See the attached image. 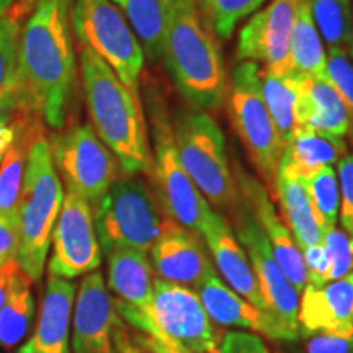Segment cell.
<instances>
[{
  "label": "cell",
  "instance_id": "5bb4252c",
  "mask_svg": "<svg viewBox=\"0 0 353 353\" xmlns=\"http://www.w3.org/2000/svg\"><path fill=\"white\" fill-rule=\"evenodd\" d=\"M51 241L50 275L72 280L100 267L101 249L94 211L90 203L79 193L68 190L64 195Z\"/></svg>",
  "mask_w": 353,
  "mask_h": 353
},
{
  "label": "cell",
  "instance_id": "f35d334b",
  "mask_svg": "<svg viewBox=\"0 0 353 353\" xmlns=\"http://www.w3.org/2000/svg\"><path fill=\"white\" fill-rule=\"evenodd\" d=\"M20 218L19 214H0V263L19 260Z\"/></svg>",
  "mask_w": 353,
  "mask_h": 353
},
{
  "label": "cell",
  "instance_id": "cb8c5ba5",
  "mask_svg": "<svg viewBox=\"0 0 353 353\" xmlns=\"http://www.w3.org/2000/svg\"><path fill=\"white\" fill-rule=\"evenodd\" d=\"M345 154H348L345 138L301 131L285 145L278 175L304 182L324 167H334Z\"/></svg>",
  "mask_w": 353,
  "mask_h": 353
},
{
  "label": "cell",
  "instance_id": "d4e9b609",
  "mask_svg": "<svg viewBox=\"0 0 353 353\" xmlns=\"http://www.w3.org/2000/svg\"><path fill=\"white\" fill-rule=\"evenodd\" d=\"M273 192H275L281 216H283L281 219L290 229L299 250L303 252L307 247L321 244L324 241V232L311 208L303 182L278 175L273 185Z\"/></svg>",
  "mask_w": 353,
  "mask_h": 353
},
{
  "label": "cell",
  "instance_id": "52a82bcc",
  "mask_svg": "<svg viewBox=\"0 0 353 353\" xmlns=\"http://www.w3.org/2000/svg\"><path fill=\"white\" fill-rule=\"evenodd\" d=\"M262 69L252 61L234 65L228 85L229 120L259 175L273 188L285 144L262 95Z\"/></svg>",
  "mask_w": 353,
  "mask_h": 353
},
{
  "label": "cell",
  "instance_id": "ffe728a7",
  "mask_svg": "<svg viewBox=\"0 0 353 353\" xmlns=\"http://www.w3.org/2000/svg\"><path fill=\"white\" fill-rule=\"evenodd\" d=\"M201 237L205 239L210 252L213 254L216 270L226 280L229 288H232L265 314V304L254 268L229 221L218 211H213L208 223L203 228Z\"/></svg>",
  "mask_w": 353,
  "mask_h": 353
},
{
  "label": "cell",
  "instance_id": "603a6c76",
  "mask_svg": "<svg viewBox=\"0 0 353 353\" xmlns=\"http://www.w3.org/2000/svg\"><path fill=\"white\" fill-rule=\"evenodd\" d=\"M196 294L210 319L224 327L250 329L276 341V334L268 317L241 294L224 283L213 270L198 285Z\"/></svg>",
  "mask_w": 353,
  "mask_h": 353
},
{
  "label": "cell",
  "instance_id": "f6af8a7d",
  "mask_svg": "<svg viewBox=\"0 0 353 353\" xmlns=\"http://www.w3.org/2000/svg\"><path fill=\"white\" fill-rule=\"evenodd\" d=\"M2 156H3V154H0V161H2Z\"/></svg>",
  "mask_w": 353,
  "mask_h": 353
},
{
  "label": "cell",
  "instance_id": "60d3db41",
  "mask_svg": "<svg viewBox=\"0 0 353 353\" xmlns=\"http://www.w3.org/2000/svg\"><path fill=\"white\" fill-rule=\"evenodd\" d=\"M20 272L21 268L17 259L7 260V262L0 263V309H2L8 293H10L13 280H15V276L19 275Z\"/></svg>",
  "mask_w": 353,
  "mask_h": 353
},
{
  "label": "cell",
  "instance_id": "f546056e",
  "mask_svg": "<svg viewBox=\"0 0 353 353\" xmlns=\"http://www.w3.org/2000/svg\"><path fill=\"white\" fill-rule=\"evenodd\" d=\"M307 6L325 51H347L350 39L352 0H307Z\"/></svg>",
  "mask_w": 353,
  "mask_h": 353
},
{
  "label": "cell",
  "instance_id": "4dcf8cb0",
  "mask_svg": "<svg viewBox=\"0 0 353 353\" xmlns=\"http://www.w3.org/2000/svg\"><path fill=\"white\" fill-rule=\"evenodd\" d=\"M311 208L319 223L322 232L337 228L339 210H341V188L335 167H324L307 176L303 182Z\"/></svg>",
  "mask_w": 353,
  "mask_h": 353
},
{
  "label": "cell",
  "instance_id": "f1b7e54d",
  "mask_svg": "<svg viewBox=\"0 0 353 353\" xmlns=\"http://www.w3.org/2000/svg\"><path fill=\"white\" fill-rule=\"evenodd\" d=\"M262 95L275 123L278 134L286 145L298 134L296 81L293 76L262 69Z\"/></svg>",
  "mask_w": 353,
  "mask_h": 353
},
{
  "label": "cell",
  "instance_id": "7402d4cb",
  "mask_svg": "<svg viewBox=\"0 0 353 353\" xmlns=\"http://www.w3.org/2000/svg\"><path fill=\"white\" fill-rule=\"evenodd\" d=\"M76 285L50 275L44 290L37 330L19 353H68Z\"/></svg>",
  "mask_w": 353,
  "mask_h": 353
},
{
  "label": "cell",
  "instance_id": "ac0fdd59",
  "mask_svg": "<svg viewBox=\"0 0 353 353\" xmlns=\"http://www.w3.org/2000/svg\"><path fill=\"white\" fill-rule=\"evenodd\" d=\"M236 183L239 188L241 198L247 203L255 221L267 237L273 257L276 259L278 265L290 280V283L294 286V290L301 293L307 283L303 254L283 219L278 216L267 190L242 169H236Z\"/></svg>",
  "mask_w": 353,
  "mask_h": 353
},
{
  "label": "cell",
  "instance_id": "836d02e7",
  "mask_svg": "<svg viewBox=\"0 0 353 353\" xmlns=\"http://www.w3.org/2000/svg\"><path fill=\"white\" fill-rule=\"evenodd\" d=\"M28 154L21 143H12L0 161V214H19Z\"/></svg>",
  "mask_w": 353,
  "mask_h": 353
},
{
  "label": "cell",
  "instance_id": "2e32d148",
  "mask_svg": "<svg viewBox=\"0 0 353 353\" xmlns=\"http://www.w3.org/2000/svg\"><path fill=\"white\" fill-rule=\"evenodd\" d=\"M108 257V286L117 294L114 309L131 327L145 337L159 339L151 317L154 270L148 254L132 249H114Z\"/></svg>",
  "mask_w": 353,
  "mask_h": 353
},
{
  "label": "cell",
  "instance_id": "d6986e66",
  "mask_svg": "<svg viewBox=\"0 0 353 353\" xmlns=\"http://www.w3.org/2000/svg\"><path fill=\"white\" fill-rule=\"evenodd\" d=\"M299 294V335L353 332V272L322 286L306 285Z\"/></svg>",
  "mask_w": 353,
  "mask_h": 353
},
{
  "label": "cell",
  "instance_id": "7bdbcfd3",
  "mask_svg": "<svg viewBox=\"0 0 353 353\" xmlns=\"http://www.w3.org/2000/svg\"><path fill=\"white\" fill-rule=\"evenodd\" d=\"M348 56L353 61V0H352V23H350V39H348Z\"/></svg>",
  "mask_w": 353,
  "mask_h": 353
},
{
  "label": "cell",
  "instance_id": "3957f363",
  "mask_svg": "<svg viewBox=\"0 0 353 353\" xmlns=\"http://www.w3.org/2000/svg\"><path fill=\"white\" fill-rule=\"evenodd\" d=\"M82 85L92 128L126 175L149 174L152 151L141 99L88 48L81 50Z\"/></svg>",
  "mask_w": 353,
  "mask_h": 353
},
{
  "label": "cell",
  "instance_id": "83f0119b",
  "mask_svg": "<svg viewBox=\"0 0 353 353\" xmlns=\"http://www.w3.org/2000/svg\"><path fill=\"white\" fill-rule=\"evenodd\" d=\"M34 319V298L32 281L20 272L0 309V347L12 348L23 341Z\"/></svg>",
  "mask_w": 353,
  "mask_h": 353
},
{
  "label": "cell",
  "instance_id": "e0dca14e",
  "mask_svg": "<svg viewBox=\"0 0 353 353\" xmlns=\"http://www.w3.org/2000/svg\"><path fill=\"white\" fill-rule=\"evenodd\" d=\"M149 254L157 278L170 283L198 288L205 276L214 270L200 236L167 216Z\"/></svg>",
  "mask_w": 353,
  "mask_h": 353
},
{
  "label": "cell",
  "instance_id": "d590c367",
  "mask_svg": "<svg viewBox=\"0 0 353 353\" xmlns=\"http://www.w3.org/2000/svg\"><path fill=\"white\" fill-rule=\"evenodd\" d=\"M324 245L330 262V281L353 272V241L343 229H330L324 234Z\"/></svg>",
  "mask_w": 353,
  "mask_h": 353
},
{
  "label": "cell",
  "instance_id": "277c9868",
  "mask_svg": "<svg viewBox=\"0 0 353 353\" xmlns=\"http://www.w3.org/2000/svg\"><path fill=\"white\" fill-rule=\"evenodd\" d=\"M64 190L52 161L51 144L39 136L30 145L19 203L21 272L32 283L41 280Z\"/></svg>",
  "mask_w": 353,
  "mask_h": 353
},
{
  "label": "cell",
  "instance_id": "8d00e7d4",
  "mask_svg": "<svg viewBox=\"0 0 353 353\" xmlns=\"http://www.w3.org/2000/svg\"><path fill=\"white\" fill-rule=\"evenodd\" d=\"M339 188H341V210L339 221L342 229L353 241V152H348L337 162Z\"/></svg>",
  "mask_w": 353,
  "mask_h": 353
},
{
  "label": "cell",
  "instance_id": "1f68e13d",
  "mask_svg": "<svg viewBox=\"0 0 353 353\" xmlns=\"http://www.w3.org/2000/svg\"><path fill=\"white\" fill-rule=\"evenodd\" d=\"M265 0H195L203 21L216 38L229 39L237 23L252 15Z\"/></svg>",
  "mask_w": 353,
  "mask_h": 353
},
{
  "label": "cell",
  "instance_id": "9a60e30c",
  "mask_svg": "<svg viewBox=\"0 0 353 353\" xmlns=\"http://www.w3.org/2000/svg\"><path fill=\"white\" fill-rule=\"evenodd\" d=\"M303 0H270L255 12L239 33L237 59L290 76V38Z\"/></svg>",
  "mask_w": 353,
  "mask_h": 353
},
{
  "label": "cell",
  "instance_id": "8fae6325",
  "mask_svg": "<svg viewBox=\"0 0 353 353\" xmlns=\"http://www.w3.org/2000/svg\"><path fill=\"white\" fill-rule=\"evenodd\" d=\"M151 317L159 330L154 341L188 353H218L223 330L206 314L196 291L156 278Z\"/></svg>",
  "mask_w": 353,
  "mask_h": 353
},
{
  "label": "cell",
  "instance_id": "ab89813d",
  "mask_svg": "<svg viewBox=\"0 0 353 353\" xmlns=\"http://www.w3.org/2000/svg\"><path fill=\"white\" fill-rule=\"evenodd\" d=\"M306 353H353V332L347 335H311L306 342Z\"/></svg>",
  "mask_w": 353,
  "mask_h": 353
},
{
  "label": "cell",
  "instance_id": "7a4b0ae2",
  "mask_svg": "<svg viewBox=\"0 0 353 353\" xmlns=\"http://www.w3.org/2000/svg\"><path fill=\"white\" fill-rule=\"evenodd\" d=\"M161 57L190 110L210 113L226 105L229 79L223 52L195 0H174Z\"/></svg>",
  "mask_w": 353,
  "mask_h": 353
},
{
  "label": "cell",
  "instance_id": "6da1fadb",
  "mask_svg": "<svg viewBox=\"0 0 353 353\" xmlns=\"http://www.w3.org/2000/svg\"><path fill=\"white\" fill-rule=\"evenodd\" d=\"M72 0H37L20 37L19 88L30 108L63 128L76 82Z\"/></svg>",
  "mask_w": 353,
  "mask_h": 353
},
{
  "label": "cell",
  "instance_id": "ee69618b",
  "mask_svg": "<svg viewBox=\"0 0 353 353\" xmlns=\"http://www.w3.org/2000/svg\"><path fill=\"white\" fill-rule=\"evenodd\" d=\"M13 3V0H0V19L8 12V8Z\"/></svg>",
  "mask_w": 353,
  "mask_h": 353
},
{
  "label": "cell",
  "instance_id": "4316f807",
  "mask_svg": "<svg viewBox=\"0 0 353 353\" xmlns=\"http://www.w3.org/2000/svg\"><path fill=\"white\" fill-rule=\"evenodd\" d=\"M288 59L290 76L325 79L327 51L309 12L307 0H303L299 6L290 38Z\"/></svg>",
  "mask_w": 353,
  "mask_h": 353
},
{
  "label": "cell",
  "instance_id": "5b68a950",
  "mask_svg": "<svg viewBox=\"0 0 353 353\" xmlns=\"http://www.w3.org/2000/svg\"><path fill=\"white\" fill-rule=\"evenodd\" d=\"M172 126L176 154L192 182L210 206L232 213L241 195L229 165L223 130L210 113L195 110L179 113Z\"/></svg>",
  "mask_w": 353,
  "mask_h": 353
},
{
  "label": "cell",
  "instance_id": "484cf974",
  "mask_svg": "<svg viewBox=\"0 0 353 353\" xmlns=\"http://www.w3.org/2000/svg\"><path fill=\"white\" fill-rule=\"evenodd\" d=\"M120 8L149 59L162 56L174 0H112Z\"/></svg>",
  "mask_w": 353,
  "mask_h": 353
},
{
  "label": "cell",
  "instance_id": "44dd1931",
  "mask_svg": "<svg viewBox=\"0 0 353 353\" xmlns=\"http://www.w3.org/2000/svg\"><path fill=\"white\" fill-rule=\"evenodd\" d=\"M294 81L298 132L314 131L335 138H347L350 120L332 83L322 77H294Z\"/></svg>",
  "mask_w": 353,
  "mask_h": 353
},
{
  "label": "cell",
  "instance_id": "30bf717a",
  "mask_svg": "<svg viewBox=\"0 0 353 353\" xmlns=\"http://www.w3.org/2000/svg\"><path fill=\"white\" fill-rule=\"evenodd\" d=\"M232 231L237 241L244 247L249 262L257 278L260 294L265 304V316L268 317L276 341L293 342L299 337L298 304L299 293L285 276L268 244L267 237L252 211L242 200L231 213Z\"/></svg>",
  "mask_w": 353,
  "mask_h": 353
},
{
  "label": "cell",
  "instance_id": "9c48e42d",
  "mask_svg": "<svg viewBox=\"0 0 353 353\" xmlns=\"http://www.w3.org/2000/svg\"><path fill=\"white\" fill-rule=\"evenodd\" d=\"M70 25L82 48L103 59L131 94L141 99L145 54L120 8L112 0H72Z\"/></svg>",
  "mask_w": 353,
  "mask_h": 353
},
{
  "label": "cell",
  "instance_id": "d6a6232c",
  "mask_svg": "<svg viewBox=\"0 0 353 353\" xmlns=\"http://www.w3.org/2000/svg\"><path fill=\"white\" fill-rule=\"evenodd\" d=\"M20 37L19 19L7 12L0 19V103L19 88Z\"/></svg>",
  "mask_w": 353,
  "mask_h": 353
},
{
  "label": "cell",
  "instance_id": "7c38bea8",
  "mask_svg": "<svg viewBox=\"0 0 353 353\" xmlns=\"http://www.w3.org/2000/svg\"><path fill=\"white\" fill-rule=\"evenodd\" d=\"M51 152L68 190L82 195L92 206L100 201L120 175V162L90 125L74 126L56 136Z\"/></svg>",
  "mask_w": 353,
  "mask_h": 353
},
{
  "label": "cell",
  "instance_id": "ba28073f",
  "mask_svg": "<svg viewBox=\"0 0 353 353\" xmlns=\"http://www.w3.org/2000/svg\"><path fill=\"white\" fill-rule=\"evenodd\" d=\"M100 249H132L148 254L161 234V206L143 180H117L94 206Z\"/></svg>",
  "mask_w": 353,
  "mask_h": 353
},
{
  "label": "cell",
  "instance_id": "74e56055",
  "mask_svg": "<svg viewBox=\"0 0 353 353\" xmlns=\"http://www.w3.org/2000/svg\"><path fill=\"white\" fill-rule=\"evenodd\" d=\"M218 353H272L260 335L244 330H226L221 334Z\"/></svg>",
  "mask_w": 353,
  "mask_h": 353
},
{
  "label": "cell",
  "instance_id": "b9f144b4",
  "mask_svg": "<svg viewBox=\"0 0 353 353\" xmlns=\"http://www.w3.org/2000/svg\"><path fill=\"white\" fill-rule=\"evenodd\" d=\"M13 139H15V131H13L12 126L7 125L6 118L0 117V154L7 151Z\"/></svg>",
  "mask_w": 353,
  "mask_h": 353
},
{
  "label": "cell",
  "instance_id": "e575fe53",
  "mask_svg": "<svg viewBox=\"0 0 353 353\" xmlns=\"http://www.w3.org/2000/svg\"><path fill=\"white\" fill-rule=\"evenodd\" d=\"M325 79L335 87L345 105L348 120H350V131L347 138L353 144V61L347 51L327 52Z\"/></svg>",
  "mask_w": 353,
  "mask_h": 353
},
{
  "label": "cell",
  "instance_id": "8992f818",
  "mask_svg": "<svg viewBox=\"0 0 353 353\" xmlns=\"http://www.w3.org/2000/svg\"><path fill=\"white\" fill-rule=\"evenodd\" d=\"M152 165L149 176L154 196L167 218L198 234L213 214V208L185 172L174 143V126L164 101L151 100Z\"/></svg>",
  "mask_w": 353,
  "mask_h": 353
},
{
  "label": "cell",
  "instance_id": "4fadbf2b",
  "mask_svg": "<svg viewBox=\"0 0 353 353\" xmlns=\"http://www.w3.org/2000/svg\"><path fill=\"white\" fill-rule=\"evenodd\" d=\"M74 353H141L100 272L87 273L72 309Z\"/></svg>",
  "mask_w": 353,
  "mask_h": 353
}]
</instances>
